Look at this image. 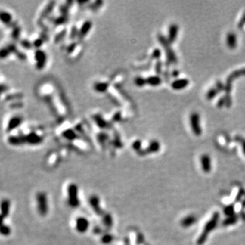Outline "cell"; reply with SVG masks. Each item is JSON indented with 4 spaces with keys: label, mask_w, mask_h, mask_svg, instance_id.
Instances as JSON below:
<instances>
[{
    "label": "cell",
    "mask_w": 245,
    "mask_h": 245,
    "mask_svg": "<svg viewBox=\"0 0 245 245\" xmlns=\"http://www.w3.org/2000/svg\"><path fill=\"white\" fill-rule=\"evenodd\" d=\"M67 204L72 208H77L80 206L79 190L77 185L70 183L67 188Z\"/></svg>",
    "instance_id": "cell-1"
},
{
    "label": "cell",
    "mask_w": 245,
    "mask_h": 245,
    "mask_svg": "<svg viewBox=\"0 0 245 245\" xmlns=\"http://www.w3.org/2000/svg\"><path fill=\"white\" fill-rule=\"evenodd\" d=\"M36 202L38 212L42 217L47 215L48 212V202L46 193L38 192L36 195Z\"/></svg>",
    "instance_id": "cell-2"
},
{
    "label": "cell",
    "mask_w": 245,
    "mask_h": 245,
    "mask_svg": "<svg viewBox=\"0 0 245 245\" xmlns=\"http://www.w3.org/2000/svg\"><path fill=\"white\" fill-rule=\"evenodd\" d=\"M219 219V215L217 214H215V215L213 216L212 219L208 221V223L206 225L204 228V232L202 233L201 236L200 237L199 239H198V244H202L204 243V241L206 240V238L208 236V234H209L212 229L215 228L216 225H217V221Z\"/></svg>",
    "instance_id": "cell-3"
},
{
    "label": "cell",
    "mask_w": 245,
    "mask_h": 245,
    "mask_svg": "<svg viewBox=\"0 0 245 245\" xmlns=\"http://www.w3.org/2000/svg\"><path fill=\"white\" fill-rule=\"evenodd\" d=\"M90 223L86 217H79L75 221V229L80 234H85L88 231Z\"/></svg>",
    "instance_id": "cell-4"
},
{
    "label": "cell",
    "mask_w": 245,
    "mask_h": 245,
    "mask_svg": "<svg viewBox=\"0 0 245 245\" xmlns=\"http://www.w3.org/2000/svg\"><path fill=\"white\" fill-rule=\"evenodd\" d=\"M190 124L193 132L195 135H200L202 134V128L200 127V118L199 114L193 113L190 116Z\"/></svg>",
    "instance_id": "cell-5"
},
{
    "label": "cell",
    "mask_w": 245,
    "mask_h": 245,
    "mask_svg": "<svg viewBox=\"0 0 245 245\" xmlns=\"http://www.w3.org/2000/svg\"><path fill=\"white\" fill-rule=\"evenodd\" d=\"M160 41L161 42V44H162L163 46L166 48V52L167 54V57H168V61H170V62H176V57L175 55V53H174L173 51L172 50V48L169 46V44L168 43V41H167L166 39L165 38H163L162 36H160Z\"/></svg>",
    "instance_id": "cell-6"
},
{
    "label": "cell",
    "mask_w": 245,
    "mask_h": 245,
    "mask_svg": "<svg viewBox=\"0 0 245 245\" xmlns=\"http://www.w3.org/2000/svg\"><path fill=\"white\" fill-rule=\"evenodd\" d=\"M89 204L95 213L98 215H102V209L101 208L100 200L97 195H92L89 198Z\"/></svg>",
    "instance_id": "cell-7"
},
{
    "label": "cell",
    "mask_w": 245,
    "mask_h": 245,
    "mask_svg": "<svg viewBox=\"0 0 245 245\" xmlns=\"http://www.w3.org/2000/svg\"><path fill=\"white\" fill-rule=\"evenodd\" d=\"M10 210V202L9 200L4 199L1 203V217L2 221H3L9 215Z\"/></svg>",
    "instance_id": "cell-8"
},
{
    "label": "cell",
    "mask_w": 245,
    "mask_h": 245,
    "mask_svg": "<svg viewBox=\"0 0 245 245\" xmlns=\"http://www.w3.org/2000/svg\"><path fill=\"white\" fill-rule=\"evenodd\" d=\"M36 61V67L38 69H42L44 66L46 62V55L45 53H43L42 51H38L35 54Z\"/></svg>",
    "instance_id": "cell-9"
},
{
    "label": "cell",
    "mask_w": 245,
    "mask_h": 245,
    "mask_svg": "<svg viewBox=\"0 0 245 245\" xmlns=\"http://www.w3.org/2000/svg\"><path fill=\"white\" fill-rule=\"evenodd\" d=\"M189 80L187 79H177L172 83V87L175 90H181L185 88L189 85Z\"/></svg>",
    "instance_id": "cell-10"
},
{
    "label": "cell",
    "mask_w": 245,
    "mask_h": 245,
    "mask_svg": "<svg viewBox=\"0 0 245 245\" xmlns=\"http://www.w3.org/2000/svg\"><path fill=\"white\" fill-rule=\"evenodd\" d=\"M178 27L176 24H172L170 26L168 30V41L170 42H173L176 40L177 35H178Z\"/></svg>",
    "instance_id": "cell-11"
},
{
    "label": "cell",
    "mask_w": 245,
    "mask_h": 245,
    "mask_svg": "<svg viewBox=\"0 0 245 245\" xmlns=\"http://www.w3.org/2000/svg\"><path fill=\"white\" fill-rule=\"evenodd\" d=\"M210 157L207 155H204L201 157V164L202 166L203 170L206 172H209L211 170V163H210Z\"/></svg>",
    "instance_id": "cell-12"
},
{
    "label": "cell",
    "mask_w": 245,
    "mask_h": 245,
    "mask_svg": "<svg viewBox=\"0 0 245 245\" xmlns=\"http://www.w3.org/2000/svg\"><path fill=\"white\" fill-rule=\"evenodd\" d=\"M227 44L230 48H235L237 45V38L235 33H229L227 36Z\"/></svg>",
    "instance_id": "cell-13"
},
{
    "label": "cell",
    "mask_w": 245,
    "mask_h": 245,
    "mask_svg": "<svg viewBox=\"0 0 245 245\" xmlns=\"http://www.w3.org/2000/svg\"><path fill=\"white\" fill-rule=\"evenodd\" d=\"M222 87H223L222 84H221V82H218L215 88H212L211 89L208 91L206 95V98L208 100H211V99H212L215 97V96L217 94L218 92H219V91L222 89Z\"/></svg>",
    "instance_id": "cell-14"
},
{
    "label": "cell",
    "mask_w": 245,
    "mask_h": 245,
    "mask_svg": "<svg viewBox=\"0 0 245 245\" xmlns=\"http://www.w3.org/2000/svg\"><path fill=\"white\" fill-rule=\"evenodd\" d=\"M146 81H147V84L151 86H157L161 83V79L157 76H150L146 79Z\"/></svg>",
    "instance_id": "cell-15"
},
{
    "label": "cell",
    "mask_w": 245,
    "mask_h": 245,
    "mask_svg": "<svg viewBox=\"0 0 245 245\" xmlns=\"http://www.w3.org/2000/svg\"><path fill=\"white\" fill-rule=\"evenodd\" d=\"M160 148V143L157 141L151 142L147 148V151L149 153H155L157 152Z\"/></svg>",
    "instance_id": "cell-16"
},
{
    "label": "cell",
    "mask_w": 245,
    "mask_h": 245,
    "mask_svg": "<svg viewBox=\"0 0 245 245\" xmlns=\"http://www.w3.org/2000/svg\"><path fill=\"white\" fill-rule=\"evenodd\" d=\"M91 27V23L89 21H86V23H84V25H82V27L81 28V29L79 31V37H83L85 36L87 33H88V30L90 29Z\"/></svg>",
    "instance_id": "cell-17"
},
{
    "label": "cell",
    "mask_w": 245,
    "mask_h": 245,
    "mask_svg": "<svg viewBox=\"0 0 245 245\" xmlns=\"http://www.w3.org/2000/svg\"><path fill=\"white\" fill-rule=\"evenodd\" d=\"M20 121V119L19 117H14L12 119H10V121L8 123V126L7 130H12V129L15 128V127L18 126V125L19 124V123Z\"/></svg>",
    "instance_id": "cell-18"
},
{
    "label": "cell",
    "mask_w": 245,
    "mask_h": 245,
    "mask_svg": "<svg viewBox=\"0 0 245 245\" xmlns=\"http://www.w3.org/2000/svg\"><path fill=\"white\" fill-rule=\"evenodd\" d=\"M103 224L107 228H111L113 225V217L110 215H104V217L103 218Z\"/></svg>",
    "instance_id": "cell-19"
},
{
    "label": "cell",
    "mask_w": 245,
    "mask_h": 245,
    "mask_svg": "<svg viewBox=\"0 0 245 245\" xmlns=\"http://www.w3.org/2000/svg\"><path fill=\"white\" fill-rule=\"evenodd\" d=\"M195 217H192V216H189V217L185 218L182 221V225L184 227H189L190 225H191L192 224L195 222Z\"/></svg>",
    "instance_id": "cell-20"
},
{
    "label": "cell",
    "mask_w": 245,
    "mask_h": 245,
    "mask_svg": "<svg viewBox=\"0 0 245 245\" xmlns=\"http://www.w3.org/2000/svg\"><path fill=\"white\" fill-rule=\"evenodd\" d=\"M1 234L2 236H9L10 234H11V229H10L9 226L6 225V224L2 223Z\"/></svg>",
    "instance_id": "cell-21"
},
{
    "label": "cell",
    "mask_w": 245,
    "mask_h": 245,
    "mask_svg": "<svg viewBox=\"0 0 245 245\" xmlns=\"http://www.w3.org/2000/svg\"><path fill=\"white\" fill-rule=\"evenodd\" d=\"M113 238L110 234H105V235H104L102 236V238H101V242H102V243L104 244H108L110 243V242L113 241Z\"/></svg>",
    "instance_id": "cell-22"
},
{
    "label": "cell",
    "mask_w": 245,
    "mask_h": 245,
    "mask_svg": "<svg viewBox=\"0 0 245 245\" xmlns=\"http://www.w3.org/2000/svg\"><path fill=\"white\" fill-rule=\"evenodd\" d=\"M2 20L4 23H10V19H12V17H10V14L8 12H2Z\"/></svg>",
    "instance_id": "cell-23"
},
{
    "label": "cell",
    "mask_w": 245,
    "mask_h": 245,
    "mask_svg": "<svg viewBox=\"0 0 245 245\" xmlns=\"http://www.w3.org/2000/svg\"><path fill=\"white\" fill-rule=\"evenodd\" d=\"M135 84L138 86H143L145 84H147L146 79H143V78H141V77H138L137 79H135Z\"/></svg>",
    "instance_id": "cell-24"
},
{
    "label": "cell",
    "mask_w": 245,
    "mask_h": 245,
    "mask_svg": "<svg viewBox=\"0 0 245 245\" xmlns=\"http://www.w3.org/2000/svg\"><path fill=\"white\" fill-rule=\"evenodd\" d=\"M132 147L135 150L139 151L140 150V148H141V142H140L139 140H136V141H135L133 143Z\"/></svg>",
    "instance_id": "cell-25"
},
{
    "label": "cell",
    "mask_w": 245,
    "mask_h": 245,
    "mask_svg": "<svg viewBox=\"0 0 245 245\" xmlns=\"http://www.w3.org/2000/svg\"><path fill=\"white\" fill-rule=\"evenodd\" d=\"M161 55V51L160 50H159V49H156L154 51H153V57H154V58L157 59L159 57H160Z\"/></svg>",
    "instance_id": "cell-26"
},
{
    "label": "cell",
    "mask_w": 245,
    "mask_h": 245,
    "mask_svg": "<svg viewBox=\"0 0 245 245\" xmlns=\"http://www.w3.org/2000/svg\"><path fill=\"white\" fill-rule=\"evenodd\" d=\"M244 23H245V12H244V14L243 16H242V19H241L240 21L239 22L238 27H240V28H241V27H242V26L244 25Z\"/></svg>",
    "instance_id": "cell-27"
},
{
    "label": "cell",
    "mask_w": 245,
    "mask_h": 245,
    "mask_svg": "<svg viewBox=\"0 0 245 245\" xmlns=\"http://www.w3.org/2000/svg\"><path fill=\"white\" fill-rule=\"evenodd\" d=\"M242 149H243L244 153L245 155V140H244V141L242 142Z\"/></svg>",
    "instance_id": "cell-28"
}]
</instances>
